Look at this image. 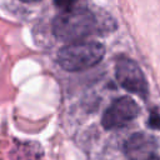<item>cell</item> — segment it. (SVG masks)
Returning <instances> with one entry per match:
<instances>
[{
	"mask_svg": "<svg viewBox=\"0 0 160 160\" xmlns=\"http://www.w3.org/2000/svg\"><path fill=\"white\" fill-rule=\"evenodd\" d=\"M99 28L96 16L85 6L76 5L71 10L62 11L52 22L54 35L64 41H80Z\"/></svg>",
	"mask_w": 160,
	"mask_h": 160,
	"instance_id": "1",
	"label": "cell"
},
{
	"mask_svg": "<svg viewBox=\"0 0 160 160\" xmlns=\"http://www.w3.org/2000/svg\"><path fill=\"white\" fill-rule=\"evenodd\" d=\"M156 148L158 144L154 136L145 132H136L126 140L124 150L129 160H149L154 156Z\"/></svg>",
	"mask_w": 160,
	"mask_h": 160,
	"instance_id": "5",
	"label": "cell"
},
{
	"mask_svg": "<svg viewBox=\"0 0 160 160\" xmlns=\"http://www.w3.org/2000/svg\"><path fill=\"white\" fill-rule=\"evenodd\" d=\"M21 1H25V2H35V1H40V0H21Z\"/></svg>",
	"mask_w": 160,
	"mask_h": 160,
	"instance_id": "8",
	"label": "cell"
},
{
	"mask_svg": "<svg viewBox=\"0 0 160 160\" xmlns=\"http://www.w3.org/2000/svg\"><path fill=\"white\" fill-rule=\"evenodd\" d=\"M149 125L154 129L160 130V114H158L156 111H152L150 118H149Z\"/></svg>",
	"mask_w": 160,
	"mask_h": 160,
	"instance_id": "7",
	"label": "cell"
},
{
	"mask_svg": "<svg viewBox=\"0 0 160 160\" xmlns=\"http://www.w3.org/2000/svg\"><path fill=\"white\" fill-rule=\"evenodd\" d=\"M115 74L119 84L128 91L140 96H145L148 94L146 79L134 60L125 56L119 58L115 66Z\"/></svg>",
	"mask_w": 160,
	"mask_h": 160,
	"instance_id": "3",
	"label": "cell"
},
{
	"mask_svg": "<svg viewBox=\"0 0 160 160\" xmlns=\"http://www.w3.org/2000/svg\"><path fill=\"white\" fill-rule=\"evenodd\" d=\"M76 1L78 0H54L55 5L62 11H68V10H71L72 8H75Z\"/></svg>",
	"mask_w": 160,
	"mask_h": 160,
	"instance_id": "6",
	"label": "cell"
},
{
	"mask_svg": "<svg viewBox=\"0 0 160 160\" xmlns=\"http://www.w3.org/2000/svg\"><path fill=\"white\" fill-rule=\"evenodd\" d=\"M149 160H160V158H159V156H152V158H150Z\"/></svg>",
	"mask_w": 160,
	"mask_h": 160,
	"instance_id": "9",
	"label": "cell"
},
{
	"mask_svg": "<svg viewBox=\"0 0 160 160\" xmlns=\"http://www.w3.org/2000/svg\"><path fill=\"white\" fill-rule=\"evenodd\" d=\"M105 55V49L96 41H76L64 46L58 54L60 66L68 71H80L95 66Z\"/></svg>",
	"mask_w": 160,
	"mask_h": 160,
	"instance_id": "2",
	"label": "cell"
},
{
	"mask_svg": "<svg viewBox=\"0 0 160 160\" xmlns=\"http://www.w3.org/2000/svg\"><path fill=\"white\" fill-rule=\"evenodd\" d=\"M139 114L138 104L128 96L116 99L102 115V126L112 130L130 124Z\"/></svg>",
	"mask_w": 160,
	"mask_h": 160,
	"instance_id": "4",
	"label": "cell"
}]
</instances>
